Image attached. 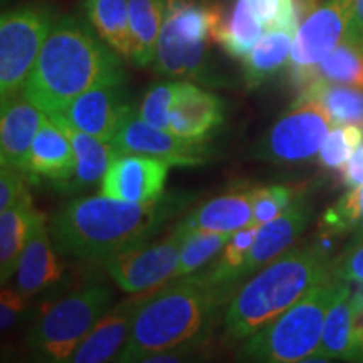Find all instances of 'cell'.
<instances>
[{
	"label": "cell",
	"instance_id": "1",
	"mask_svg": "<svg viewBox=\"0 0 363 363\" xmlns=\"http://www.w3.org/2000/svg\"><path fill=\"white\" fill-rule=\"evenodd\" d=\"M190 195L165 194L135 203L98 195L66 203L49 222L52 244L61 256L101 261L148 242L163 225L189 206Z\"/></svg>",
	"mask_w": 363,
	"mask_h": 363
},
{
	"label": "cell",
	"instance_id": "2",
	"mask_svg": "<svg viewBox=\"0 0 363 363\" xmlns=\"http://www.w3.org/2000/svg\"><path fill=\"white\" fill-rule=\"evenodd\" d=\"M125 81L121 56L89 21L65 16L54 22L22 94L51 115L84 91Z\"/></svg>",
	"mask_w": 363,
	"mask_h": 363
},
{
	"label": "cell",
	"instance_id": "3",
	"mask_svg": "<svg viewBox=\"0 0 363 363\" xmlns=\"http://www.w3.org/2000/svg\"><path fill=\"white\" fill-rule=\"evenodd\" d=\"M233 294V286L214 283L206 271L163 284L136 313L115 362H145L157 353L202 343Z\"/></svg>",
	"mask_w": 363,
	"mask_h": 363
},
{
	"label": "cell",
	"instance_id": "4",
	"mask_svg": "<svg viewBox=\"0 0 363 363\" xmlns=\"http://www.w3.org/2000/svg\"><path fill=\"white\" fill-rule=\"evenodd\" d=\"M330 266V254L315 240L288 249L261 267L227 303V338L240 342L264 328L328 278Z\"/></svg>",
	"mask_w": 363,
	"mask_h": 363
},
{
	"label": "cell",
	"instance_id": "5",
	"mask_svg": "<svg viewBox=\"0 0 363 363\" xmlns=\"http://www.w3.org/2000/svg\"><path fill=\"white\" fill-rule=\"evenodd\" d=\"M343 281L325 278L306 296L288 308L264 328L240 345L239 358L246 362L293 363L306 362L320 347L330 306Z\"/></svg>",
	"mask_w": 363,
	"mask_h": 363
},
{
	"label": "cell",
	"instance_id": "6",
	"mask_svg": "<svg viewBox=\"0 0 363 363\" xmlns=\"http://www.w3.org/2000/svg\"><path fill=\"white\" fill-rule=\"evenodd\" d=\"M222 11L195 0H167L165 21L157 44L155 71L169 78L212 84L208 45L216 43Z\"/></svg>",
	"mask_w": 363,
	"mask_h": 363
},
{
	"label": "cell",
	"instance_id": "7",
	"mask_svg": "<svg viewBox=\"0 0 363 363\" xmlns=\"http://www.w3.org/2000/svg\"><path fill=\"white\" fill-rule=\"evenodd\" d=\"M113 293L108 286L91 284L59 299L27 331V347L44 362H69L86 335L110 310Z\"/></svg>",
	"mask_w": 363,
	"mask_h": 363
},
{
	"label": "cell",
	"instance_id": "8",
	"mask_svg": "<svg viewBox=\"0 0 363 363\" xmlns=\"http://www.w3.org/2000/svg\"><path fill=\"white\" fill-rule=\"evenodd\" d=\"M57 17L49 7L24 6L0 17V96H19Z\"/></svg>",
	"mask_w": 363,
	"mask_h": 363
},
{
	"label": "cell",
	"instance_id": "9",
	"mask_svg": "<svg viewBox=\"0 0 363 363\" xmlns=\"http://www.w3.org/2000/svg\"><path fill=\"white\" fill-rule=\"evenodd\" d=\"M333 126V118L323 104L316 99L298 98L291 110L262 136L254 157L281 165L310 162L320 153Z\"/></svg>",
	"mask_w": 363,
	"mask_h": 363
},
{
	"label": "cell",
	"instance_id": "10",
	"mask_svg": "<svg viewBox=\"0 0 363 363\" xmlns=\"http://www.w3.org/2000/svg\"><path fill=\"white\" fill-rule=\"evenodd\" d=\"M350 0H320L298 24L289 56V74L301 89L311 71L350 38Z\"/></svg>",
	"mask_w": 363,
	"mask_h": 363
},
{
	"label": "cell",
	"instance_id": "11",
	"mask_svg": "<svg viewBox=\"0 0 363 363\" xmlns=\"http://www.w3.org/2000/svg\"><path fill=\"white\" fill-rule=\"evenodd\" d=\"M185 239L172 229L157 242L130 247L103 262L113 281L130 294L158 289L174 279Z\"/></svg>",
	"mask_w": 363,
	"mask_h": 363
},
{
	"label": "cell",
	"instance_id": "12",
	"mask_svg": "<svg viewBox=\"0 0 363 363\" xmlns=\"http://www.w3.org/2000/svg\"><path fill=\"white\" fill-rule=\"evenodd\" d=\"M125 83L91 88L49 116L59 125L113 142L126 116L133 110L128 103Z\"/></svg>",
	"mask_w": 363,
	"mask_h": 363
},
{
	"label": "cell",
	"instance_id": "13",
	"mask_svg": "<svg viewBox=\"0 0 363 363\" xmlns=\"http://www.w3.org/2000/svg\"><path fill=\"white\" fill-rule=\"evenodd\" d=\"M118 155L136 153L162 158L172 167H199L208 162L212 152L207 145V138L192 140L182 138L170 130L157 128L147 123L135 110L126 116L115 138H113Z\"/></svg>",
	"mask_w": 363,
	"mask_h": 363
},
{
	"label": "cell",
	"instance_id": "14",
	"mask_svg": "<svg viewBox=\"0 0 363 363\" xmlns=\"http://www.w3.org/2000/svg\"><path fill=\"white\" fill-rule=\"evenodd\" d=\"M170 167L169 162L155 157L118 155L101 182V194L135 203L158 201L165 195Z\"/></svg>",
	"mask_w": 363,
	"mask_h": 363
},
{
	"label": "cell",
	"instance_id": "15",
	"mask_svg": "<svg viewBox=\"0 0 363 363\" xmlns=\"http://www.w3.org/2000/svg\"><path fill=\"white\" fill-rule=\"evenodd\" d=\"M313 214L315 211H313L310 197L301 190L283 214L259 225L256 242L249 252L246 264L240 271L239 281L249 278L284 251H288L311 224Z\"/></svg>",
	"mask_w": 363,
	"mask_h": 363
},
{
	"label": "cell",
	"instance_id": "16",
	"mask_svg": "<svg viewBox=\"0 0 363 363\" xmlns=\"http://www.w3.org/2000/svg\"><path fill=\"white\" fill-rule=\"evenodd\" d=\"M155 291L157 289L135 293L131 298L110 308L79 343V347L71 355L69 362L104 363L115 360L126 340H128L136 313Z\"/></svg>",
	"mask_w": 363,
	"mask_h": 363
},
{
	"label": "cell",
	"instance_id": "17",
	"mask_svg": "<svg viewBox=\"0 0 363 363\" xmlns=\"http://www.w3.org/2000/svg\"><path fill=\"white\" fill-rule=\"evenodd\" d=\"M57 254L48 219L43 212H38L16 272L17 291L26 298H34L59 283L65 276V264Z\"/></svg>",
	"mask_w": 363,
	"mask_h": 363
},
{
	"label": "cell",
	"instance_id": "18",
	"mask_svg": "<svg viewBox=\"0 0 363 363\" xmlns=\"http://www.w3.org/2000/svg\"><path fill=\"white\" fill-rule=\"evenodd\" d=\"M49 115L24 94L2 101L0 116V162L29 174L30 148L40 125ZM33 180V177H30ZM34 182V180H33Z\"/></svg>",
	"mask_w": 363,
	"mask_h": 363
},
{
	"label": "cell",
	"instance_id": "19",
	"mask_svg": "<svg viewBox=\"0 0 363 363\" xmlns=\"http://www.w3.org/2000/svg\"><path fill=\"white\" fill-rule=\"evenodd\" d=\"M254 194L256 189H247L211 199L189 212L174 229L184 239L199 233L234 234L252 224Z\"/></svg>",
	"mask_w": 363,
	"mask_h": 363
},
{
	"label": "cell",
	"instance_id": "20",
	"mask_svg": "<svg viewBox=\"0 0 363 363\" xmlns=\"http://www.w3.org/2000/svg\"><path fill=\"white\" fill-rule=\"evenodd\" d=\"M224 123V104L214 93L185 83L184 91L170 111L169 130L182 138L202 140Z\"/></svg>",
	"mask_w": 363,
	"mask_h": 363
},
{
	"label": "cell",
	"instance_id": "21",
	"mask_svg": "<svg viewBox=\"0 0 363 363\" xmlns=\"http://www.w3.org/2000/svg\"><path fill=\"white\" fill-rule=\"evenodd\" d=\"M61 128L69 136L72 150H74L76 165L69 179L54 184V189L59 192L76 194L103 182L113 160L118 157L113 142L96 138V136L83 133V131L69 128V126L61 125Z\"/></svg>",
	"mask_w": 363,
	"mask_h": 363
},
{
	"label": "cell",
	"instance_id": "22",
	"mask_svg": "<svg viewBox=\"0 0 363 363\" xmlns=\"http://www.w3.org/2000/svg\"><path fill=\"white\" fill-rule=\"evenodd\" d=\"M76 157L69 136L51 116L44 120L30 148L29 174L34 182L45 177L54 184L69 179L74 172Z\"/></svg>",
	"mask_w": 363,
	"mask_h": 363
},
{
	"label": "cell",
	"instance_id": "23",
	"mask_svg": "<svg viewBox=\"0 0 363 363\" xmlns=\"http://www.w3.org/2000/svg\"><path fill=\"white\" fill-rule=\"evenodd\" d=\"M360 360L353 330V299L350 283H345L326 315L320 347L306 362Z\"/></svg>",
	"mask_w": 363,
	"mask_h": 363
},
{
	"label": "cell",
	"instance_id": "24",
	"mask_svg": "<svg viewBox=\"0 0 363 363\" xmlns=\"http://www.w3.org/2000/svg\"><path fill=\"white\" fill-rule=\"evenodd\" d=\"M294 34L296 33L293 30L272 29L266 30L261 35L256 45L242 59V71L247 89L259 88L276 72L289 65Z\"/></svg>",
	"mask_w": 363,
	"mask_h": 363
},
{
	"label": "cell",
	"instance_id": "25",
	"mask_svg": "<svg viewBox=\"0 0 363 363\" xmlns=\"http://www.w3.org/2000/svg\"><path fill=\"white\" fill-rule=\"evenodd\" d=\"M35 214L38 211L30 195H27L7 211L0 212V281L2 284H6L17 272Z\"/></svg>",
	"mask_w": 363,
	"mask_h": 363
},
{
	"label": "cell",
	"instance_id": "26",
	"mask_svg": "<svg viewBox=\"0 0 363 363\" xmlns=\"http://www.w3.org/2000/svg\"><path fill=\"white\" fill-rule=\"evenodd\" d=\"M131 61L147 67L155 61L157 44L165 21L167 0H128Z\"/></svg>",
	"mask_w": 363,
	"mask_h": 363
},
{
	"label": "cell",
	"instance_id": "27",
	"mask_svg": "<svg viewBox=\"0 0 363 363\" xmlns=\"http://www.w3.org/2000/svg\"><path fill=\"white\" fill-rule=\"evenodd\" d=\"M86 19L104 43L131 59V30L128 0H83Z\"/></svg>",
	"mask_w": 363,
	"mask_h": 363
},
{
	"label": "cell",
	"instance_id": "28",
	"mask_svg": "<svg viewBox=\"0 0 363 363\" xmlns=\"http://www.w3.org/2000/svg\"><path fill=\"white\" fill-rule=\"evenodd\" d=\"M298 98L320 101L335 125H357L363 128V89L355 86L315 79L299 89Z\"/></svg>",
	"mask_w": 363,
	"mask_h": 363
},
{
	"label": "cell",
	"instance_id": "29",
	"mask_svg": "<svg viewBox=\"0 0 363 363\" xmlns=\"http://www.w3.org/2000/svg\"><path fill=\"white\" fill-rule=\"evenodd\" d=\"M262 29L259 19L254 16L247 0H235L229 17L222 19L216 34V43L234 59H244L261 39Z\"/></svg>",
	"mask_w": 363,
	"mask_h": 363
},
{
	"label": "cell",
	"instance_id": "30",
	"mask_svg": "<svg viewBox=\"0 0 363 363\" xmlns=\"http://www.w3.org/2000/svg\"><path fill=\"white\" fill-rule=\"evenodd\" d=\"M315 79L328 81L363 89V48L357 40L348 38L331 51L323 61L311 71L305 83ZM303 86V88H305Z\"/></svg>",
	"mask_w": 363,
	"mask_h": 363
},
{
	"label": "cell",
	"instance_id": "31",
	"mask_svg": "<svg viewBox=\"0 0 363 363\" xmlns=\"http://www.w3.org/2000/svg\"><path fill=\"white\" fill-rule=\"evenodd\" d=\"M257 230H259L257 224H249L242 227V229L235 230L233 238L229 239V242L219 252V257L206 271L208 278L217 284L235 288L240 283V271L246 264L249 252H251L254 242H256Z\"/></svg>",
	"mask_w": 363,
	"mask_h": 363
},
{
	"label": "cell",
	"instance_id": "32",
	"mask_svg": "<svg viewBox=\"0 0 363 363\" xmlns=\"http://www.w3.org/2000/svg\"><path fill=\"white\" fill-rule=\"evenodd\" d=\"M320 233L338 238L343 234H363V185L352 187L325 212Z\"/></svg>",
	"mask_w": 363,
	"mask_h": 363
},
{
	"label": "cell",
	"instance_id": "33",
	"mask_svg": "<svg viewBox=\"0 0 363 363\" xmlns=\"http://www.w3.org/2000/svg\"><path fill=\"white\" fill-rule=\"evenodd\" d=\"M230 238L233 234L225 233H199L185 239L174 279L192 274L211 262L224 249Z\"/></svg>",
	"mask_w": 363,
	"mask_h": 363
},
{
	"label": "cell",
	"instance_id": "34",
	"mask_svg": "<svg viewBox=\"0 0 363 363\" xmlns=\"http://www.w3.org/2000/svg\"><path fill=\"white\" fill-rule=\"evenodd\" d=\"M363 143V128L357 125H335L318 153V163L328 170H343Z\"/></svg>",
	"mask_w": 363,
	"mask_h": 363
},
{
	"label": "cell",
	"instance_id": "35",
	"mask_svg": "<svg viewBox=\"0 0 363 363\" xmlns=\"http://www.w3.org/2000/svg\"><path fill=\"white\" fill-rule=\"evenodd\" d=\"M187 81H165L153 84L142 99L138 116L157 128L169 130L170 111L185 88Z\"/></svg>",
	"mask_w": 363,
	"mask_h": 363
},
{
	"label": "cell",
	"instance_id": "36",
	"mask_svg": "<svg viewBox=\"0 0 363 363\" xmlns=\"http://www.w3.org/2000/svg\"><path fill=\"white\" fill-rule=\"evenodd\" d=\"M303 189L291 187V185H267V187L256 189L252 206V224L262 225L291 206L294 199Z\"/></svg>",
	"mask_w": 363,
	"mask_h": 363
},
{
	"label": "cell",
	"instance_id": "37",
	"mask_svg": "<svg viewBox=\"0 0 363 363\" xmlns=\"http://www.w3.org/2000/svg\"><path fill=\"white\" fill-rule=\"evenodd\" d=\"M247 4L266 30L286 29L296 33L298 12L294 0H247Z\"/></svg>",
	"mask_w": 363,
	"mask_h": 363
},
{
	"label": "cell",
	"instance_id": "38",
	"mask_svg": "<svg viewBox=\"0 0 363 363\" xmlns=\"http://www.w3.org/2000/svg\"><path fill=\"white\" fill-rule=\"evenodd\" d=\"M330 274L345 283H363V234L353 235L352 242L331 259Z\"/></svg>",
	"mask_w": 363,
	"mask_h": 363
},
{
	"label": "cell",
	"instance_id": "39",
	"mask_svg": "<svg viewBox=\"0 0 363 363\" xmlns=\"http://www.w3.org/2000/svg\"><path fill=\"white\" fill-rule=\"evenodd\" d=\"M27 182H33L30 177L16 167L2 165L0 170V212L7 211L17 202L27 197Z\"/></svg>",
	"mask_w": 363,
	"mask_h": 363
},
{
	"label": "cell",
	"instance_id": "40",
	"mask_svg": "<svg viewBox=\"0 0 363 363\" xmlns=\"http://www.w3.org/2000/svg\"><path fill=\"white\" fill-rule=\"evenodd\" d=\"M27 299L29 298H26L17 289H2V293H0V330L9 331L16 326L26 310Z\"/></svg>",
	"mask_w": 363,
	"mask_h": 363
},
{
	"label": "cell",
	"instance_id": "41",
	"mask_svg": "<svg viewBox=\"0 0 363 363\" xmlns=\"http://www.w3.org/2000/svg\"><path fill=\"white\" fill-rule=\"evenodd\" d=\"M343 184L347 187H358L363 185V143L353 153L350 162L343 169Z\"/></svg>",
	"mask_w": 363,
	"mask_h": 363
},
{
	"label": "cell",
	"instance_id": "42",
	"mask_svg": "<svg viewBox=\"0 0 363 363\" xmlns=\"http://www.w3.org/2000/svg\"><path fill=\"white\" fill-rule=\"evenodd\" d=\"M353 299V330H355V340L360 360H363V283L355 293L352 291Z\"/></svg>",
	"mask_w": 363,
	"mask_h": 363
},
{
	"label": "cell",
	"instance_id": "43",
	"mask_svg": "<svg viewBox=\"0 0 363 363\" xmlns=\"http://www.w3.org/2000/svg\"><path fill=\"white\" fill-rule=\"evenodd\" d=\"M352 2V24L350 38L357 40L363 48V0H350Z\"/></svg>",
	"mask_w": 363,
	"mask_h": 363
},
{
	"label": "cell",
	"instance_id": "44",
	"mask_svg": "<svg viewBox=\"0 0 363 363\" xmlns=\"http://www.w3.org/2000/svg\"><path fill=\"white\" fill-rule=\"evenodd\" d=\"M2 2H9V0H2Z\"/></svg>",
	"mask_w": 363,
	"mask_h": 363
}]
</instances>
